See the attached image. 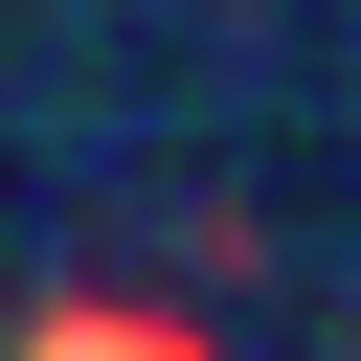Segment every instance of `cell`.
<instances>
[{"label": "cell", "mask_w": 361, "mask_h": 361, "mask_svg": "<svg viewBox=\"0 0 361 361\" xmlns=\"http://www.w3.org/2000/svg\"><path fill=\"white\" fill-rule=\"evenodd\" d=\"M23 361H203V338H135V316H45Z\"/></svg>", "instance_id": "1"}]
</instances>
